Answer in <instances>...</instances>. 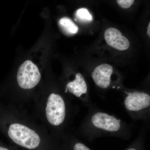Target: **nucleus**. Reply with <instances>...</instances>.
<instances>
[{
    "label": "nucleus",
    "mask_w": 150,
    "mask_h": 150,
    "mask_svg": "<svg viewBox=\"0 0 150 150\" xmlns=\"http://www.w3.org/2000/svg\"><path fill=\"white\" fill-rule=\"evenodd\" d=\"M114 74L115 71L113 67L111 65L104 63L95 67L91 75L95 84L100 89L121 91L124 87L112 80V75Z\"/></svg>",
    "instance_id": "39448f33"
},
{
    "label": "nucleus",
    "mask_w": 150,
    "mask_h": 150,
    "mask_svg": "<svg viewBox=\"0 0 150 150\" xmlns=\"http://www.w3.org/2000/svg\"><path fill=\"white\" fill-rule=\"evenodd\" d=\"M126 150H138L137 149V148H136L135 147H131L129 148V149H128Z\"/></svg>",
    "instance_id": "ddd939ff"
},
{
    "label": "nucleus",
    "mask_w": 150,
    "mask_h": 150,
    "mask_svg": "<svg viewBox=\"0 0 150 150\" xmlns=\"http://www.w3.org/2000/svg\"><path fill=\"white\" fill-rule=\"evenodd\" d=\"M134 0H117L119 6L123 9L129 8L133 5Z\"/></svg>",
    "instance_id": "9d476101"
},
{
    "label": "nucleus",
    "mask_w": 150,
    "mask_h": 150,
    "mask_svg": "<svg viewBox=\"0 0 150 150\" xmlns=\"http://www.w3.org/2000/svg\"><path fill=\"white\" fill-rule=\"evenodd\" d=\"M82 122L81 131L88 136L114 135L128 136L132 127L116 115L103 111L92 104Z\"/></svg>",
    "instance_id": "f257e3e1"
},
{
    "label": "nucleus",
    "mask_w": 150,
    "mask_h": 150,
    "mask_svg": "<svg viewBox=\"0 0 150 150\" xmlns=\"http://www.w3.org/2000/svg\"><path fill=\"white\" fill-rule=\"evenodd\" d=\"M150 23H149V25H148V28H147V35L149 37H150Z\"/></svg>",
    "instance_id": "f8f14e48"
},
{
    "label": "nucleus",
    "mask_w": 150,
    "mask_h": 150,
    "mask_svg": "<svg viewBox=\"0 0 150 150\" xmlns=\"http://www.w3.org/2000/svg\"><path fill=\"white\" fill-rule=\"evenodd\" d=\"M76 16L78 19L82 22H91L93 20L92 16L86 8L79 9L76 12Z\"/></svg>",
    "instance_id": "1a4fd4ad"
},
{
    "label": "nucleus",
    "mask_w": 150,
    "mask_h": 150,
    "mask_svg": "<svg viewBox=\"0 0 150 150\" xmlns=\"http://www.w3.org/2000/svg\"><path fill=\"white\" fill-rule=\"evenodd\" d=\"M123 105L128 115L135 121L149 122L150 93L146 90L129 89L123 88Z\"/></svg>",
    "instance_id": "f03ea898"
},
{
    "label": "nucleus",
    "mask_w": 150,
    "mask_h": 150,
    "mask_svg": "<svg viewBox=\"0 0 150 150\" xmlns=\"http://www.w3.org/2000/svg\"><path fill=\"white\" fill-rule=\"evenodd\" d=\"M74 150H91L85 145L81 142H77L74 145Z\"/></svg>",
    "instance_id": "9b49d317"
},
{
    "label": "nucleus",
    "mask_w": 150,
    "mask_h": 150,
    "mask_svg": "<svg viewBox=\"0 0 150 150\" xmlns=\"http://www.w3.org/2000/svg\"><path fill=\"white\" fill-rule=\"evenodd\" d=\"M17 79L19 86L21 88L30 89L39 83L41 74L36 65L27 60L19 68Z\"/></svg>",
    "instance_id": "423d86ee"
},
{
    "label": "nucleus",
    "mask_w": 150,
    "mask_h": 150,
    "mask_svg": "<svg viewBox=\"0 0 150 150\" xmlns=\"http://www.w3.org/2000/svg\"><path fill=\"white\" fill-rule=\"evenodd\" d=\"M59 25L62 32L66 35H74L79 31L77 25L68 17L62 18L59 20Z\"/></svg>",
    "instance_id": "6e6552de"
},
{
    "label": "nucleus",
    "mask_w": 150,
    "mask_h": 150,
    "mask_svg": "<svg viewBox=\"0 0 150 150\" xmlns=\"http://www.w3.org/2000/svg\"><path fill=\"white\" fill-rule=\"evenodd\" d=\"M104 37L107 44L117 50L125 51L130 47V42L128 38L123 36L120 30L114 28L106 30Z\"/></svg>",
    "instance_id": "0eeeda50"
},
{
    "label": "nucleus",
    "mask_w": 150,
    "mask_h": 150,
    "mask_svg": "<svg viewBox=\"0 0 150 150\" xmlns=\"http://www.w3.org/2000/svg\"><path fill=\"white\" fill-rule=\"evenodd\" d=\"M67 105L64 98L58 93H52L48 97L46 115L53 126H61L64 123L67 115Z\"/></svg>",
    "instance_id": "20e7f679"
},
{
    "label": "nucleus",
    "mask_w": 150,
    "mask_h": 150,
    "mask_svg": "<svg viewBox=\"0 0 150 150\" xmlns=\"http://www.w3.org/2000/svg\"><path fill=\"white\" fill-rule=\"evenodd\" d=\"M8 135L15 143L29 149L37 148L40 143V137L35 131L18 123L10 126Z\"/></svg>",
    "instance_id": "7ed1b4c3"
}]
</instances>
